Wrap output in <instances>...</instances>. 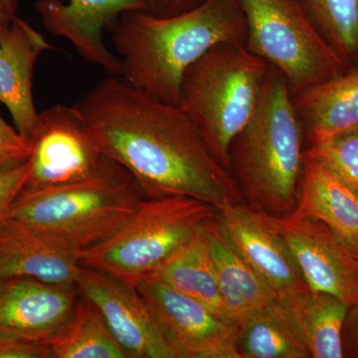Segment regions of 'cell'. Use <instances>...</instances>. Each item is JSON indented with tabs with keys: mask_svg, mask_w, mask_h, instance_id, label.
I'll list each match as a JSON object with an SVG mask.
<instances>
[{
	"mask_svg": "<svg viewBox=\"0 0 358 358\" xmlns=\"http://www.w3.org/2000/svg\"><path fill=\"white\" fill-rule=\"evenodd\" d=\"M291 93L308 148L358 128V68Z\"/></svg>",
	"mask_w": 358,
	"mask_h": 358,
	"instance_id": "18",
	"label": "cell"
},
{
	"mask_svg": "<svg viewBox=\"0 0 358 358\" xmlns=\"http://www.w3.org/2000/svg\"><path fill=\"white\" fill-rule=\"evenodd\" d=\"M218 218L240 255L282 303L288 306L310 289L288 244L268 222L265 211L243 201L226 207Z\"/></svg>",
	"mask_w": 358,
	"mask_h": 358,
	"instance_id": "12",
	"label": "cell"
},
{
	"mask_svg": "<svg viewBox=\"0 0 358 358\" xmlns=\"http://www.w3.org/2000/svg\"><path fill=\"white\" fill-rule=\"evenodd\" d=\"M204 232L219 294L233 326L237 327L250 315L282 303L267 282L240 255L218 215L205 223Z\"/></svg>",
	"mask_w": 358,
	"mask_h": 358,
	"instance_id": "17",
	"label": "cell"
},
{
	"mask_svg": "<svg viewBox=\"0 0 358 358\" xmlns=\"http://www.w3.org/2000/svg\"><path fill=\"white\" fill-rule=\"evenodd\" d=\"M305 155L326 166L358 194V128L306 148Z\"/></svg>",
	"mask_w": 358,
	"mask_h": 358,
	"instance_id": "25",
	"label": "cell"
},
{
	"mask_svg": "<svg viewBox=\"0 0 358 358\" xmlns=\"http://www.w3.org/2000/svg\"><path fill=\"white\" fill-rule=\"evenodd\" d=\"M268 69V63L244 42H224L212 47L182 78L180 106L228 171L231 143L253 115Z\"/></svg>",
	"mask_w": 358,
	"mask_h": 358,
	"instance_id": "5",
	"label": "cell"
},
{
	"mask_svg": "<svg viewBox=\"0 0 358 358\" xmlns=\"http://www.w3.org/2000/svg\"><path fill=\"white\" fill-rule=\"evenodd\" d=\"M303 143L289 85L268 65L254 114L230 145L229 173L244 200L270 215L292 213L303 171Z\"/></svg>",
	"mask_w": 358,
	"mask_h": 358,
	"instance_id": "3",
	"label": "cell"
},
{
	"mask_svg": "<svg viewBox=\"0 0 358 358\" xmlns=\"http://www.w3.org/2000/svg\"><path fill=\"white\" fill-rule=\"evenodd\" d=\"M203 1L204 0H145L147 13L159 17H169L186 13Z\"/></svg>",
	"mask_w": 358,
	"mask_h": 358,
	"instance_id": "29",
	"label": "cell"
},
{
	"mask_svg": "<svg viewBox=\"0 0 358 358\" xmlns=\"http://www.w3.org/2000/svg\"><path fill=\"white\" fill-rule=\"evenodd\" d=\"M49 49L53 47L43 35L17 16L0 27V103L29 141L39 115L33 101V72L37 59Z\"/></svg>",
	"mask_w": 358,
	"mask_h": 358,
	"instance_id": "15",
	"label": "cell"
},
{
	"mask_svg": "<svg viewBox=\"0 0 358 358\" xmlns=\"http://www.w3.org/2000/svg\"><path fill=\"white\" fill-rule=\"evenodd\" d=\"M0 358H52L49 343L0 333Z\"/></svg>",
	"mask_w": 358,
	"mask_h": 358,
	"instance_id": "28",
	"label": "cell"
},
{
	"mask_svg": "<svg viewBox=\"0 0 358 358\" xmlns=\"http://www.w3.org/2000/svg\"><path fill=\"white\" fill-rule=\"evenodd\" d=\"M345 357L358 358V301L348 308L343 329Z\"/></svg>",
	"mask_w": 358,
	"mask_h": 358,
	"instance_id": "30",
	"label": "cell"
},
{
	"mask_svg": "<svg viewBox=\"0 0 358 358\" xmlns=\"http://www.w3.org/2000/svg\"><path fill=\"white\" fill-rule=\"evenodd\" d=\"M80 254L18 219L0 223V279L33 278L75 285Z\"/></svg>",
	"mask_w": 358,
	"mask_h": 358,
	"instance_id": "16",
	"label": "cell"
},
{
	"mask_svg": "<svg viewBox=\"0 0 358 358\" xmlns=\"http://www.w3.org/2000/svg\"><path fill=\"white\" fill-rule=\"evenodd\" d=\"M241 358H310L288 306L279 303L250 315L236 327Z\"/></svg>",
	"mask_w": 358,
	"mask_h": 358,
	"instance_id": "21",
	"label": "cell"
},
{
	"mask_svg": "<svg viewBox=\"0 0 358 358\" xmlns=\"http://www.w3.org/2000/svg\"><path fill=\"white\" fill-rule=\"evenodd\" d=\"M348 70L358 68V0H298Z\"/></svg>",
	"mask_w": 358,
	"mask_h": 358,
	"instance_id": "24",
	"label": "cell"
},
{
	"mask_svg": "<svg viewBox=\"0 0 358 358\" xmlns=\"http://www.w3.org/2000/svg\"><path fill=\"white\" fill-rule=\"evenodd\" d=\"M36 9L52 34L63 37L90 63L120 75L121 61L106 46L103 30L124 13L147 11L145 0H39Z\"/></svg>",
	"mask_w": 358,
	"mask_h": 358,
	"instance_id": "14",
	"label": "cell"
},
{
	"mask_svg": "<svg viewBox=\"0 0 358 358\" xmlns=\"http://www.w3.org/2000/svg\"><path fill=\"white\" fill-rule=\"evenodd\" d=\"M218 213L215 207L192 197H147L121 229L82 252L80 261L136 289Z\"/></svg>",
	"mask_w": 358,
	"mask_h": 358,
	"instance_id": "6",
	"label": "cell"
},
{
	"mask_svg": "<svg viewBox=\"0 0 358 358\" xmlns=\"http://www.w3.org/2000/svg\"><path fill=\"white\" fill-rule=\"evenodd\" d=\"M75 285L99 308L131 358H178L136 289L83 265Z\"/></svg>",
	"mask_w": 358,
	"mask_h": 358,
	"instance_id": "11",
	"label": "cell"
},
{
	"mask_svg": "<svg viewBox=\"0 0 358 358\" xmlns=\"http://www.w3.org/2000/svg\"><path fill=\"white\" fill-rule=\"evenodd\" d=\"M204 225L150 275L179 293L200 301L219 317L230 322L219 294Z\"/></svg>",
	"mask_w": 358,
	"mask_h": 358,
	"instance_id": "20",
	"label": "cell"
},
{
	"mask_svg": "<svg viewBox=\"0 0 358 358\" xmlns=\"http://www.w3.org/2000/svg\"><path fill=\"white\" fill-rule=\"evenodd\" d=\"M267 218L288 244L308 288L333 294L348 308L357 303L358 256L326 224L293 213Z\"/></svg>",
	"mask_w": 358,
	"mask_h": 358,
	"instance_id": "10",
	"label": "cell"
},
{
	"mask_svg": "<svg viewBox=\"0 0 358 358\" xmlns=\"http://www.w3.org/2000/svg\"><path fill=\"white\" fill-rule=\"evenodd\" d=\"M312 358L345 357L343 329L348 306L333 294L307 291L289 303Z\"/></svg>",
	"mask_w": 358,
	"mask_h": 358,
	"instance_id": "22",
	"label": "cell"
},
{
	"mask_svg": "<svg viewBox=\"0 0 358 358\" xmlns=\"http://www.w3.org/2000/svg\"><path fill=\"white\" fill-rule=\"evenodd\" d=\"M294 215L322 221L358 256V194L336 174L303 157Z\"/></svg>",
	"mask_w": 358,
	"mask_h": 358,
	"instance_id": "19",
	"label": "cell"
},
{
	"mask_svg": "<svg viewBox=\"0 0 358 358\" xmlns=\"http://www.w3.org/2000/svg\"><path fill=\"white\" fill-rule=\"evenodd\" d=\"M75 106L105 155L134 176L148 199L192 197L219 212L244 201L181 106L155 98L121 75L103 78Z\"/></svg>",
	"mask_w": 358,
	"mask_h": 358,
	"instance_id": "1",
	"label": "cell"
},
{
	"mask_svg": "<svg viewBox=\"0 0 358 358\" xmlns=\"http://www.w3.org/2000/svg\"><path fill=\"white\" fill-rule=\"evenodd\" d=\"M79 298L76 285L25 277L0 279V333L49 343Z\"/></svg>",
	"mask_w": 358,
	"mask_h": 358,
	"instance_id": "13",
	"label": "cell"
},
{
	"mask_svg": "<svg viewBox=\"0 0 358 358\" xmlns=\"http://www.w3.org/2000/svg\"><path fill=\"white\" fill-rule=\"evenodd\" d=\"M31 171L30 160L17 166L0 169V223L6 220Z\"/></svg>",
	"mask_w": 358,
	"mask_h": 358,
	"instance_id": "26",
	"label": "cell"
},
{
	"mask_svg": "<svg viewBox=\"0 0 358 358\" xmlns=\"http://www.w3.org/2000/svg\"><path fill=\"white\" fill-rule=\"evenodd\" d=\"M31 154V143L0 115V169L23 164L29 160Z\"/></svg>",
	"mask_w": 358,
	"mask_h": 358,
	"instance_id": "27",
	"label": "cell"
},
{
	"mask_svg": "<svg viewBox=\"0 0 358 358\" xmlns=\"http://www.w3.org/2000/svg\"><path fill=\"white\" fill-rule=\"evenodd\" d=\"M30 143L31 171L22 192L86 180L109 159L75 105H56L40 113Z\"/></svg>",
	"mask_w": 358,
	"mask_h": 358,
	"instance_id": "8",
	"label": "cell"
},
{
	"mask_svg": "<svg viewBox=\"0 0 358 358\" xmlns=\"http://www.w3.org/2000/svg\"><path fill=\"white\" fill-rule=\"evenodd\" d=\"M247 49L275 68L291 92L348 72L298 0H239Z\"/></svg>",
	"mask_w": 358,
	"mask_h": 358,
	"instance_id": "7",
	"label": "cell"
},
{
	"mask_svg": "<svg viewBox=\"0 0 358 358\" xmlns=\"http://www.w3.org/2000/svg\"><path fill=\"white\" fill-rule=\"evenodd\" d=\"M178 358H241L236 327L154 275L136 286Z\"/></svg>",
	"mask_w": 358,
	"mask_h": 358,
	"instance_id": "9",
	"label": "cell"
},
{
	"mask_svg": "<svg viewBox=\"0 0 358 358\" xmlns=\"http://www.w3.org/2000/svg\"><path fill=\"white\" fill-rule=\"evenodd\" d=\"M113 26L120 75L136 88L176 106H180L181 82L190 66L212 47L245 43L246 37L239 0H204L169 17L134 11Z\"/></svg>",
	"mask_w": 358,
	"mask_h": 358,
	"instance_id": "2",
	"label": "cell"
},
{
	"mask_svg": "<svg viewBox=\"0 0 358 358\" xmlns=\"http://www.w3.org/2000/svg\"><path fill=\"white\" fill-rule=\"evenodd\" d=\"M49 345L52 358H131L99 308L81 294L69 319Z\"/></svg>",
	"mask_w": 358,
	"mask_h": 358,
	"instance_id": "23",
	"label": "cell"
},
{
	"mask_svg": "<svg viewBox=\"0 0 358 358\" xmlns=\"http://www.w3.org/2000/svg\"><path fill=\"white\" fill-rule=\"evenodd\" d=\"M145 199L134 176L109 157L86 180L20 192L7 218L18 219L81 254L121 229Z\"/></svg>",
	"mask_w": 358,
	"mask_h": 358,
	"instance_id": "4",
	"label": "cell"
},
{
	"mask_svg": "<svg viewBox=\"0 0 358 358\" xmlns=\"http://www.w3.org/2000/svg\"><path fill=\"white\" fill-rule=\"evenodd\" d=\"M17 0H0V27L7 25L16 17Z\"/></svg>",
	"mask_w": 358,
	"mask_h": 358,
	"instance_id": "31",
	"label": "cell"
}]
</instances>
